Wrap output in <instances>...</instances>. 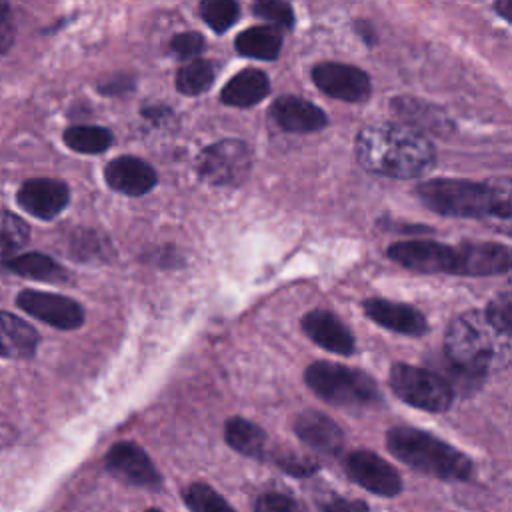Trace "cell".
I'll use <instances>...</instances> for the list:
<instances>
[{"instance_id":"cell-1","label":"cell","mask_w":512,"mask_h":512,"mask_svg":"<svg viewBox=\"0 0 512 512\" xmlns=\"http://www.w3.org/2000/svg\"><path fill=\"white\" fill-rule=\"evenodd\" d=\"M388 258L424 274L494 276L512 270V248L486 240H466L458 246L434 240H406L392 244Z\"/></svg>"},{"instance_id":"cell-2","label":"cell","mask_w":512,"mask_h":512,"mask_svg":"<svg viewBox=\"0 0 512 512\" xmlns=\"http://www.w3.org/2000/svg\"><path fill=\"white\" fill-rule=\"evenodd\" d=\"M358 162L380 176L414 178L434 164L430 140L402 124H370L356 136Z\"/></svg>"},{"instance_id":"cell-3","label":"cell","mask_w":512,"mask_h":512,"mask_svg":"<svg viewBox=\"0 0 512 512\" xmlns=\"http://www.w3.org/2000/svg\"><path fill=\"white\" fill-rule=\"evenodd\" d=\"M504 334H500L484 312H464L456 316L444 338V352L450 364L468 378H478L502 368L510 350Z\"/></svg>"},{"instance_id":"cell-4","label":"cell","mask_w":512,"mask_h":512,"mask_svg":"<svg viewBox=\"0 0 512 512\" xmlns=\"http://www.w3.org/2000/svg\"><path fill=\"white\" fill-rule=\"evenodd\" d=\"M388 450L410 468L442 480H466L472 474L470 458L448 442L410 426H396L386 434Z\"/></svg>"},{"instance_id":"cell-5","label":"cell","mask_w":512,"mask_h":512,"mask_svg":"<svg viewBox=\"0 0 512 512\" xmlns=\"http://www.w3.org/2000/svg\"><path fill=\"white\" fill-rule=\"evenodd\" d=\"M418 198L442 216L494 222L498 192L494 180L472 182L460 178H434L416 188Z\"/></svg>"},{"instance_id":"cell-6","label":"cell","mask_w":512,"mask_h":512,"mask_svg":"<svg viewBox=\"0 0 512 512\" xmlns=\"http://www.w3.org/2000/svg\"><path fill=\"white\" fill-rule=\"evenodd\" d=\"M304 380L318 398L334 406H370L380 400V390L366 372L342 364L314 362Z\"/></svg>"},{"instance_id":"cell-7","label":"cell","mask_w":512,"mask_h":512,"mask_svg":"<svg viewBox=\"0 0 512 512\" xmlns=\"http://www.w3.org/2000/svg\"><path fill=\"white\" fill-rule=\"evenodd\" d=\"M388 382L402 402L426 412H444L454 400L450 384L436 372L420 366L394 364Z\"/></svg>"},{"instance_id":"cell-8","label":"cell","mask_w":512,"mask_h":512,"mask_svg":"<svg viewBox=\"0 0 512 512\" xmlns=\"http://www.w3.org/2000/svg\"><path fill=\"white\" fill-rule=\"evenodd\" d=\"M252 156L242 140H220L198 156V174L214 186H238L250 172Z\"/></svg>"},{"instance_id":"cell-9","label":"cell","mask_w":512,"mask_h":512,"mask_svg":"<svg viewBox=\"0 0 512 512\" xmlns=\"http://www.w3.org/2000/svg\"><path fill=\"white\" fill-rule=\"evenodd\" d=\"M344 468L348 476L378 496H396L402 492V478L398 470L370 450H354L346 456Z\"/></svg>"},{"instance_id":"cell-10","label":"cell","mask_w":512,"mask_h":512,"mask_svg":"<svg viewBox=\"0 0 512 512\" xmlns=\"http://www.w3.org/2000/svg\"><path fill=\"white\" fill-rule=\"evenodd\" d=\"M16 304L30 316L60 330H74L84 322L82 306L76 300L60 294L22 290L16 298Z\"/></svg>"},{"instance_id":"cell-11","label":"cell","mask_w":512,"mask_h":512,"mask_svg":"<svg viewBox=\"0 0 512 512\" xmlns=\"http://www.w3.org/2000/svg\"><path fill=\"white\" fill-rule=\"evenodd\" d=\"M312 80L324 94L346 102H360L370 94L368 74L342 62H322L314 66Z\"/></svg>"},{"instance_id":"cell-12","label":"cell","mask_w":512,"mask_h":512,"mask_svg":"<svg viewBox=\"0 0 512 512\" xmlns=\"http://www.w3.org/2000/svg\"><path fill=\"white\" fill-rule=\"evenodd\" d=\"M106 468L120 480L134 486L154 488L160 484V474L148 454L134 442H118L106 454Z\"/></svg>"},{"instance_id":"cell-13","label":"cell","mask_w":512,"mask_h":512,"mask_svg":"<svg viewBox=\"0 0 512 512\" xmlns=\"http://www.w3.org/2000/svg\"><path fill=\"white\" fill-rule=\"evenodd\" d=\"M16 200L28 214L50 220L66 208L70 190L64 182L54 178H32L20 186Z\"/></svg>"},{"instance_id":"cell-14","label":"cell","mask_w":512,"mask_h":512,"mask_svg":"<svg viewBox=\"0 0 512 512\" xmlns=\"http://www.w3.org/2000/svg\"><path fill=\"white\" fill-rule=\"evenodd\" d=\"M306 336L328 352L348 356L354 352V336L330 310H312L302 318Z\"/></svg>"},{"instance_id":"cell-15","label":"cell","mask_w":512,"mask_h":512,"mask_svg":"<svg viewBox=\"0 0 512 512\" xmlns=\"http://www.w3.org/2000/svg\"><path fill=\"white\" fill-rule=\"evenodd\" d=\"M104 178L112 190L128 196H142L156 186L154 168L136 156L114 158L106 166Z\"/></svg>"},{"instance_id":"cell-16","label":"cell","mask_w":512,"mask_h":512,"mask_svg":"<svg viewBox=\"0 0 512 512\" xmlns=\"http://www.w3.org/2000/svg\"><path fill=\"white\" fill-rule=\"evenodd\" d=\"M364 312L372 322L392 332H400L406 336H420L426 332V318L420 314V310L402 302L370 298L364 302Z\"/></svg>"},{"instance_id":"cell-17","label":"cell","mask_w":512,"mask_h":512,"mask_svg":"<svg viewBox=\"0 0 512 512\" xmlns=\"http://www.w3.org/2000/svg\"><path fill=\"white\" fill-rule=\"evenodd\" d=\"M294 430L304 444L322 454H338L344 446V432L340 426L316 410L302 412L294 422Z\"/></svg>"},{"instance_id":"cell-18","label":"cell","mask_w":512,"mask_h":512,"mask_svg":"<svg viewBox=\"0 0 512 512\" xmlns=\"http://www.w3.org/2000/svg\"><path fill=\"white\" fill-rule=\"evenodd\" d=\"M274 122L288 132H314L326 126V114L312 102L286 94L272 104Z\"/></svg>"},{"instance_id":"cell-19","label":"cell","mask_w":512,"mask_h":512,"mask_svg":"<svg viewBox=\"0 0 512 512\" xmlns=\"http://www.w3.org/2000/svg\"><path fill=\"white\" fill-rule=\"evenodd\" d=\"M38 346V332L22 318L0 310V356L30 358Z\"/></svg>"},{"instance_id":"cell-20","label":"cell","mask_w":512,"mask_h":512,"mask_svg":"<svg viewBox=\"0 0 512 512\" xmlns=\"http://www.w3.org/2000/svg\"><path fill=\"white\" fill-rule=\"evenodd\" d=\"M268 92H270L268 76L260 70L246 68L228 80V84L222 88L220 98L228 106L248 108L264 100Z\"/></svg>"},{"instance_id":"cell-21","label":"cell","mask_w":512,"mask_h":512,"mask_svg":"<svg viewBox=\"0 0 512 512\" xmlns=\"http://www.w3.org/2000/svg\"><path fill=\"white\" fill-rule=\"evenodd\" d=\"M236 48L250 58L274 60L282 48V34L276 26H252L236 36Z\"/></svg>"},{"instance_id":"cell-22","label":"cell","mask_w":512,"mask_h":512,"mask_svg":"<svg viewBox=\"0 0 512 512\" xmlns=\"http://www.w3.org/2000/svg\"><path fill=\"white\" fill-rule=\"evenodd\" d=\"M224 438L226 442L240 454L250 458L264 456L266 448V434L262 428H258L254 422L246 418H230L224 426Z\"/></svg>"},{"instance_id":"cell-23","label":"cell","mask_w":512,"mask_h":512,"mask_svg":"<svg viewBox=\"0 0 512 512\" xmlns=\"http://www.w3.org/2000/svg\"><path fill=\"white\" fill-rule=\"evenodd\" d=\"M4 268L26 278L34 280H44V282H62L66 278V270L56 264L50 256L30 252V254H20L4 262Z\"/></svg>"},{"instance_id":"cell-24","label":"cell","mask_w":512,"mask_h":512,"mask_svg":"<svg viewBox=\"0 0 512 512\" xmlns=\"http://www.w3.org/2000/svg\"><path fill=\"white\" fill-rule=\"evenodd\" d=\"M64 144L82 154H98L112 144V134L102 126H70L64 132Z\"/></svg>"},{"instance_id":"cell-25","label":"cell","mask_w":512,"mask_h":512,"mask_svg":"<svg viewBox=\"0 0 512 512\" xmlns=\"http://www.w3.org/2000/svg\"><path fill=\"white\" fill-rule=\"evenodd\" d=\"M214 82V68L206 60H192L184 64L176 74V88L186 96H198L206 92Z\"/></svg>"},{"instance_id":"cell-26","label":"cell","mask_w":512,"mask_h":512,"mask_svg":"<svg viewBox=\"0 0 512 512\" xmlns=\"http://www.w3.org/2000/svg\"><path fill=\"white\" fill-rule=\"evenodd\" d=\"M182 496L190 512H236L214 488L204 482L190 484Z\"/></svg>"},{"instance_id":"cell-27","label":"cell","mask_w":512,"mask_h":512,"mask_svg":"<svg viewBox=\"0 0 512 512\" xmlns=\"http://www.w3.org/2000/svg\"><path fill=\"white\" fill-rule=\"evenodd\" d=\"M30 238L28 224L12 212L0 210V256L14 254Z\"/></svg>"},{"instance_id":"cell-28","label":"cell","mask_w":512,"mask_h":512,"mask_svg":"<svg viewBox=\"0 0 512 512\" xmlns=\"http://www.w3.org/2000/svg\"><path fill=\"white\" fill-rule=\"evenodd\" d=\"M200 16L214 32H226L240 16L236 0H202Z\"/></svg>"},{"instance_id":"cell-29","label":"cell","mask_w":512,"mask_h":512,"mask_svg":"<svg viewBox=\"0 0 512 512\" xmlns=\"http://www.w3.org/2000/svg\"><path fill=\"white\" fill-rule=\"evenodd\" d=\"M488 322L504 336L512 338V292L498 294L484 310Z\"/></svg>"},{"instance_id":"cell-30","label":"cell","mask_w":512,"mask_h":512,"mask_svg":"<svg viewBox=\"0 0 512 512\" xmlns=\"http://www.w3.org/2000/svg\"><path fill=\"white\" fill-rule=\"evenodd\" d=\"M106 248H108L106 240L94 234L92 230H82L70 236V254H74L76 258H82V260L102 258Z\"/></svg>"},{"instance_id":"cell-31","label":"cell","mask_w":512,"mask_h":512,"mask_svg":"<svg viewBox=\"0 0 512 512\" xmlns=\"http://www.w3.org/2000/svg\"><path fill=\"white\" fill-rule=\"evenodd\" d=\"M252 10L258 18H264L280 28H290L294 24V14L286 0H254Z\"/></svg>"},{"instance_id":"cell-32","label":"cell","mask_w":512,"mask_h":512,"mask_svg":"<svg viewBox=\"0 0 512 512\" xmlns=\"http://www.w3.org/2000/svg\"><path fill=\"white\" fill-rule=\"evenodd\" d=\"M272 462L280 466L284 472L292 476H310L318 470V462L310 456L296 454L292 450H276L272 452Z\"/></svg>"},{"instance_id":"cell-33","label":"cell","mask_w":512,"mask_h":512,"mask_svg":"<svg viewBox=\"0 0 512 512\" xmlns=\"http://www.w3.org/2000/svg\"><path fill=\"white\" fill-rule=\"evenodd\" d=\"M254 512H306L304 506L284 492H264L256 498Z\"/></svg>"},{"instance_id":"cell-34","label":"cell","mask_w":512,"mask_h":512,"mask_svg":"<svg viewBox=\"0 0 512 512\" xmlns=\"http://www.w3.org/2000/svg\"><path fill=\"white\" fill-rule=\"evenodd\" d=\"M170 50L172 54H176L178 58H192L198 56L204 50V38L198 32H182L176 34L170 42Z\"/></svg>"},{"instance_id":"cell-35","label":"cell","mask_w":512,"mask_h":512,"mask_svg":"<svg viewBox=\"0 0 512 512\" xmlns=\"http://www.w3.org/2000/svg\"><path fill=\"white\" fill-rule=\"evenodd\" d=\"M320 510L322 512H370L366 502L352 500V498H342V496H334V498L322 502Z\"/></svg>"},{"instance_id":"cell-36","label":"cell","mask_w":512,"mask_h":512,"mask_svg":"<svg viewBox=\"0 0 512 512\" xmlns=\"http://www.w3.org/2000/svg\"><path fill=\"white\" fill-rule=\"evenodd\" d=\"M14 42V24L6 0H0V54H4Z\"/></svg>"},{"instance_id":"cell-37","label":"cell","mask_w":512,"mask_h":512,"mask_svg":"<svg viewBox=\"0 0 512 512\" xmlns=\"http://www.w3.org/2000/svg\"><path fill=\"white\" fill-rule=\"evenodd\" d=\"M128 88H132V80H130V78H124V76H118V78H114V80H108L106 84L100 86V90L106 92V94H120V92H124V90H128Z\"/></svg>"},{"instance_id":"cell-38","label":"cell","mask_w":512,"mask_h":512,"mask_svg":"<svg viewBox=\"0 0 512 512\" xmlns=\"http://www.w3.org/2000/svg\"><path fill=\"white\" fill-rule=\"evenodd\" d=\"M496 10L500 12V16L512 22V0H496Z\"/></svg>"},{"instance_id":"cell-39","label":"cell","mask_w":512,"mask_h":512,"mask_svg":"<svg viewBox=\"0 0 512 512\" xmlns=\"http://www.w3.org/2000/svg\"><path fill=\"white\" fill-rule=\"evenodd\" d=\"M146 512H160V510H154V508H150V510H146Z\"/></svg>"}]
</instances>
